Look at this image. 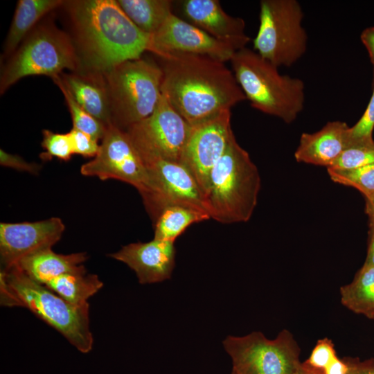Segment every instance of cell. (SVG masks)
Here are the masks:
<instances>
[{
  "mask_svg": "<svg viewBox=\"0 0 374 374\" xmlns=\"http://www.w3.org/2000/svg\"><path fill=\"white\" fill-rule=\"evenodd\" d=\"M73 31L80 70L105 73L151 51V35L128 18L116 0H72L63 5Z\"/></svg>",
  "mask_w": 374,
  "mask_h": 374,
  "instance_id": "cell-1",
  "label": "cell"
},
{
  "mask_svg": "<svg viewBox=\"0 0 374 374\" xmlns=\"http://www.w3.org/2000/svg\"><path fill=\"white\" fill-rule=\"evenodd\" d=\"M161 59L162 93L191 126L231 111L246 100L224 62L183 53H170Z\"/></svg>",
  "mask_w": 374,
  "mask_h": 374,
  "instance_id": "cell-2",
  "label": "cell"
},
{
  "mask_svg": "<svg viewBox=\"0 0 374 374\" xmlns=\"http://www.w3.org/2000/svg\"><path fill=\"white\" fill-rule=\"evenodd\" d=\"M0 280L2 305L26 308L79 351L87 353L92 349L88 303L75 305L69 303L29 278L17 265L1 270Z\"/></svg>",
  "mask_w": 374,
  "mask_h": 374,
  "instance_id": "cell-3",
  "label": "cell"
},
{
  "mask_svg": "<svg viewBox=\"0 0 374 374\" xmlns=\"http://www.w3.org/2000/svg\"><path fill=\"white\" fill-rule=\"evenodd\" d=\"M260 186L258 168L233 136L210 175L204 195L210 217L222 224L248 222L257 205Z\"/></svg>",
  "mask_w": 374,
  "mask_h": 374,
  "instance_id": "cell-4",
  "label": "cell"
},
{
  "mask_svg": "<svg viewBox=\"0 0 374 374\" xmlns=\"http://www.w3.org/2000/svg\"><path fill=\"white\" fill-rule=\"evenodd\" d=\"M230 62L237 82L253 108L287 124L303 110L301 79L280 74L277 66L247 47L237 51Z\"/></svg>",
  "mask_w": 374,
  "mask_h": 374,
  "instance_id": "cell-5",
  "label": "cell"
},
{
  "mask_svg": "<svg viewBox=\"0 0 374 374\" xmlns=\"http://www.w3.org/2000/svg\"><path fill=\"white\" fill-rule=\"evenodd\" d=\"M105 75L112 124L126 130L154 112L163 94L161 66L140 57L115 66Z\"/></svg>",
  "mask_w": 374,
  "mask_h": 374,
  "instance_id": "cell-6",
  "label": "cell"
},
{
  "mask_svg": "<svg viewBox=\"0 0 374 374\" xmlns=\"http://www.w3.org/2000/svg\"><path fill=\"white\" fill-rule=\"evenodd\" d=\"M1 70L0 92L3 93L23 78L47 75L80 70L72 38L52 22L35 26L10 55Z\"/></svg>",
  "mask_w": 374,
  "mask_h": 374,
  "instance_id": "cell-7",
  "label": "cell"
},
{
  "mask_svg": "<svg viewBox=\"0 0 374 374\" xmlns=\"http://www.w3.org/2000/svg\"><path fill=\"white\" fill-rule=\"evenodd\" d=\"M296 0H262L253 49L274 66H290L305 53L308 35Z\"/></svg>",
  "mask_w": 374,
  "mask_h": 374,
  "instance_id": "cell-8",
  "label": "cell"
},
{
  "mask_svg": "<svg viewBox=\"0 0 374 374\" xmlns=\"http://www.w3.org/2000/svg\"><path fill=\"white\" fill-rule=\"evenodd\" d=\"M236 374H305L300 348L293 334L281 330L275 339L261 332L242 337L229 336L223 341Z\"/></svg>",
  "mask_w": 374,
  "mask_h": 374,
  "instance_id": "cell-9",
  "label": "cell"
},
{
  "mask_svg": "<svg viewBox=\"0 0 374 374\" xmlns=\"http://www.w3.org/2000/svg\"><path fill=\"white\" fill-rule=\"evenodd\" d=\"M191 130L192 126L162 94L154 112L125 131L142 159L181 162Z\"/></svg>",
  "mask_w": 374,
  "mask_h": 374,
  "instance_id": "cell-10",
  "label": "cell"
},
{
  "mask_svg": "<svg viewBox=\"0 0 374 374\" xmlns=\"http://www.w3.org/2000/svg\"><path fill=\"white\" fill-rule=\"evenodd\" d=\"M84 176L117 179L133 186L141 197L149 188L146 166L128 133L110 124L97 154L80 168Z\"/></svg>",
  "mask_w": 374,
  "mask_h": 374,
  "instance_id": "cell-11",
  "label": "cell"
},
{
  "mask_svg": "<svg viewBox=\"0 0 374 374\" xmlns=\"http://www.w3.org/2000/svg\"><path fill=\"white\" fill-rule=\"evenodd\" d=\"M143 160L149 176V188L142 199L154 222L164 208L174 205L208 213L202 189L183 163L159 158Z\"/></svg>",
  "mask_w": 374,
  "mask_h": 374,
  "instance_id": "cell-12",
  "label": "cell"
},
{
  "mask_svg": "<svg viewBox=\"0 0 374 374\" xmlns=\"http://www.w3.org/2000/svg\"><path fill=\"white\" fill-rule=\"evenodd\" d=\"M231 116V111H226L192 126L184 148L181 163L192 173L204 195L207 190L213 168L225 153L234 136Z\"/></svg>",
  "mask_w": 374,
  "mask_h": 374,
  "instance_id": "cell-13",
  "label": "cell"
},
{
  "mask_svg": "<svg viewBox=\"0 0 374 374\" xmlns=\"http://www.w3.org/2000/svg\"><path fill=\"white\" fill-rule=\"evenodd\" d=\"M238 49L172 14L151 36V51L160 58L170 53L206 56L225 62Z\"/></svg>",
  "mask_w": 374,
  "mask_h": 374,
  "instance_id": "cell-14",
  "label": "cell"
},
{
  "mask_svg": "<svg viewBox=\"0 0 374 374\" xmlns=\"http://www.w3.org/2000/svg\"><path fill=\"white\" fill-rule=\"evenodd\" d=\"M65 226L59 217L37 222L0 224V256L3 269L15 265L23 258L50 249L57 242Z\"/></svg>",
  "mask_w": 374,
  "mask_h": 374,
  "instance_id": "cell-15",
  "label": "cell"
},
{
  "mask_svg": "<svg viewBox=\"0 0 374 374\" xmlns=\"http://www.w3.org/2000/svg\"><path fill=\"white\" fill-rule=\"evenodd\" d=\"M109 256L134 271L141 284L170 279L175 266V243L154 238L147 242L130 243Z\"/></svg>",
  "mask_w": 374,
  "mask_h": 374,
  "instance_id": "cell-16",
  "label": "cell"
},
{
  "mask_svg": "<svg viewBox=\"0 0 374 374\" xmlns=\"http://www.w3.org/2000/svg\"><path fill=\"white\" fill-rule=\"evenodd\" d=\"M181 8L187 21L238 50L250 41L244 19L227 14L217 0H184Z\"/></svg>",
  "mask_w": 374,
  "mask_h": 374,
  "instance_id": "cell-17",
  "label": "cell"
},
{
  "mask_svg": "<svg viewBox=\"0 0 374 374\" xmlns=\"http://www.w3.org/2000/svg\"><path fill=\"white\" fill-rule=\"evenodd\" d=\"M349 127L344 121H334L315 132H303L294 152L296 161L331 167L349 145Z\"/></svg>",
  "mask_w": 374,
  "mask_h": 374,
  "instance_id": "cell-18",
  "label": "cell"
},
{
  "mask_svg": "<svg viewBox=\"0 0 374 374\" xmlns=\"http://www.w3.org/2000/svg\"><path fill=\"white\" fill-rule=\"evenodd\" d=\"M60 75L65 87L83 109L107 127L112 124L105 73L80 70L62 73Z\"/></svg>",
  "mask_w": 374,
  "mask_h": 374,
  "instance_id": "cell-19",
  "label": "cell"
},
{
  "mask_svg": "<svg viewBox=\"0 0 374 374\" xmlns=\"http://www.w3.org/2000/svg\"><path fill=\"white\" fill-rule=\"evenodd\" d=\"M87 259L86 253L64 255L56 253L50 248L31 253L15 265L33 280L45 285L61 275L86 271L82 264Z\"/></svg>",
  "mask_w": 374,
  "mask_h": 374,
  "instance_id": "cell-20",
  "label": "cell"
},
{
  "mask_svg": "<svg viewBox=\"0 0 374 374\" xmlns=\"http://www.w3.org/2000/svg\"><path fill=\"white\" fill-rule=\"evenodd\" d=\"M63 0H19L5 44L4 54L11 55L36 24L46 14L63 6Z\"/></svg>",
  "mask_w": 374,
  "mask_h": 374,
  "instance_id": "cell-21",
  "label": "cell"
},
{
  "mask_svg": "<svg viewBox=\"0 0 374 374\" xmlns=\"http://www.w3.org/2000/svg\"><path fill=\"white\" fill-rule=\"evenodd\" d=\"M340 299L353 312L374 319V266L363 265L353 280L340 287Z\"/></svg>",
  "mask_w": 374,
  "mask_h": 374,
  "instance_id": "cell-22",
  "label": "cell"
},
{
  "mask_svg": "<svg viewBox=\"0 0 374 374\" xmlns=\"http://www.w3.org/2000/svg\"><path fill=\"white\" fill-rule=\"evenodd\" d=\"M128 18L143 33H156L172 14L170 0H116Z\"/></svg>",
  "mask_w": 374,
  "mask_h": 374,
  "instance_id": "cell-23",
  "label": "cell"
},
{
  "mask_svg": "<svg viewBox=\"0 0 374 374\" xmlns=\"http://www.w3.org/2000/svg\"><path fill=\"white\" fill-rule=\"evenodd\" d=\"M209 219L206 211L186 206H170L154 222V238L175 243L190 225Z\"/></svg>",
  "mask_w": 374,
  "mask_h": 374,
  "instance_id": "cell-24",
  "label": "cell"
},
{
  "mask_svg": "<svg viewBox=\"0 0 374 374\" xmlns=\"http://www.w3.org/2000/svg\"><path fill=\"white\" fill-rule=\"evenodd\" d=\"M44 285L69 303L82 305L88 303L87 300L102 288L103 283L97 275L87 274L86 270L61 275Z\"/></svg>",
  "mask_w": 374,
  "mask_h": 374,
  "instance_id": "cell-25",
  "label": "cell"
},
{
  "mask_svg": "<svg viewBox=\"0 0 374 374\" xmlns=\"http://www.w3.org/2000/svg\"><path fill=\"white\" fill-rule=\"evenodd\" d=\"M60 75L53 76L51 78L60 88L64 97L71 116L73 128L89 135L98 141L102 140L107 127L89 114L76 102L71 92L62 82Z\"/></svg>",
  "mask_w": 374,
  "mask_h": 374,
  "instance_id": "cell-26",
  "label": "cell"
},
{
  "mask_svg": "<svg viewBox=\"0 0 374 374\" xmlns=\"http://www.w3.org/2000/svg\"><path fill=\"white\" fill-rule=\"evenodd\" d=\"M327 171L334 182L356 188L364 197L374 192V163L353 169L327 168Z\"/></svg>",
  "mask_w": 374,
  "mask_h": 374,
  "instance_id": "cell-27",
  "label": "cell"
},
{
  "mask_svg": "<svg viewBox=\"0 0 374 374\" xmlns=\"http://www.w3.org/2000/svg\"><path fill=\"white\" fill-rule=\"evenodd\" d=\"M374 163V140L352 142L333 165L328 168L353 169Z\"/></svg>",
  "mask_w": 374,
  "mask_h": 374,
  "instance_id": "cell-28",
  "label": "cell"
},
{
  "mask_svg": "<svg viewBox=\"0 0 374 374\" xmlns=\"http://www.w3.org/2000/svg\"><path fill=\"white\" fill-rule=\"evenodd\" d=\"M42 146L46 150L40 154L42 159L47 161L56 157L68 161L73 154L69 133H55L49 130L42 131Z\"/></svg>",
  "mask_w": 374,
  "mask_h": 374,
  "instance_id": "cell-29",
  "label": "cell"
},
{
  "mask_svg": "<svg viewBox=\"0 0 374 374\" xmlns=\"http://www.w3.org/2000/svg\"><path fill=\"white\" fill-rule=\"evenodd\" d=\"M374 129V84L368 105L359 120L349 127L350 143L355 141L372 140ZM349 143V144H350Z\"/></svg>",
  "mask_w": 374,
  "mask_h": 374,
  "instance_id": "cell-30",
  "label": "cell"
},
{
  "mask_svg": "<svg viewBox=\"0 0 374 374\" xmlns=\"http://www.w3.org/2000/svg\"><path fill=\"white\" fill-rule=\"evenodd\" d=\"M337 357L332 341L325 337L317 341L309 358L305 362L310 366L323 371Z\"/></svg>",
  "mask_w": 374,
  "mask_h": 374,
  "instance_id": "cell-31",
  "label": "cell"
},
{
  "mask_svg": "<svg viewBox=\"0 0 374 374\" xmlns=\"http://www.w3.org/2000/svg\"><path fill=\"white\" fill-rule=\"evenodd\" d=\"M73 154L84 157H94L99 150L98 141L89 135L72 128L69 132Z\"/></svg>",
  "mask_w": 374,
  "mask_h": 374,
  "instance_id": "cell-32",
  "label": "cell"
},
{
  "mask_svg": "<svg viewBox=\"0 0 374 374\" xmlns=\"http://www.w3.org/2000/svg\"><path fill=\"white\" fill-rule=\"evenodd\" d=\"M0 163L3 166L28 172L34 175L37 174L42 169L41 165L36 163L28 162L22 157L17 154L6 152L2 149L0 150Z\"/></svg>",
  "mask_w": 374,
  "mask_h": 374,
  "instance_id": "cell-33",
  "label": "cell"
},
{
  "mask_svg": "<svg viewBox=\"0 0 374 374\" xmlns=\"http://www.w3.org/2000/svg\"><path fill=\"white\" fill-rule=\"evenodd\" d=\"M348 366L346 374H374V359L360 360L356 357H344Z\"/></svg>",
  "mask_w": 374,
  "mask_h": 374,
  "instance_id": "cell-34",
  "label": "cell"
},
{
  "mask_svg": "<svg viewBox=\"0 0 374 374\" xmlns=\"http://www.w3.org/2000/svg\"><path fill=\"white\" fill-rule=\"evenodd\" d=\"M360 39L366 47L371 63L374 62V26L364 30Z\"/></svg>",
  "mask_w": 374,
  "mask_h": 374,
  "instance_id": "cell-35",
  "label": "cell"
},
{
  "mask_svg": "<svg viewBox=\"0 0 374 374\" xmlns=\"http://www.w3.org/2000/svg\"><path fill=\"white\" fill-rule=\"evenodd\" d=\"M364 265L374 266V218L369 219L368 249Z\"/></svg>",
  "mask_w": 374,
  "mask_h": 374,
  "instance_id": "cell-36",
  "label": "cell"
},
{
  "mask_svg": "<svg viewBox=\"0 0 374 374\" xmlns=\"http://www.w3.org/2000/svg\"><path fill=\"white\" fill-rule=\"evenodd\" d=\"M348 366L343 359L337 357L322 371L323 374H346Z\"/></svg>",
  "mask_w": 374,
  "mask_h": 374,
  "instance_id": "cell-37",
  "label": "cell"
},
{
  "mask_svg": "<svg viewBox=\"0 0 374 374\" xmlns=\"http://www.w3.org/2000/svg\"><path fill=\"white\" fill-rule=\"evenodd\" d=\"M365 198V213L368 219L374 218V192Z\"/></svg>",
  "mask_w": 374,
  "mask_h": 374,
  "instance_id": "cell-38",
  "label": "cell"
},
{
  "mask_svg": "<svg viewBox=\"0 0 374 374\" xmlns=\"http://www.w3.org/2000/svg\"><path fill=\"white\" fill-rule=\"evenodd\" d=\"M304 364L305 365V374H323L321 370L310 366L305 362H304Z\"/></svg>",
  "mask_w": 374,
  "mask_h": 374,
  "instance_id": "cell-39",
  "label": "cell"
},
{
  "mask_svg": "<svg viewBox=\"0 0 374 374\" xmlns=\"http://www.w3.org/2000/svg\"><path fill=\"white\" fill-rule=\"evenodd\" d=\"M231 374H236V373L232 371Z\"/></svg>",
  "mask_w": 374,
  "mask_h": 374,
  "instance_id": "cell-40",
  "label": "cell"
},
{
  "mask_svg": "<svg viewBox=\"0 0 374 374\" xmlns=\"http://www.w3.org/2000/svg\"><path fill=\"white\" fill-rule=\"evenodd\" d=\"M373 66H374V62L373 63Z\"/></svg>",
  "mask_w": 374,
  "mask_h": 374,
  "instance_id": "cell-41",
  "label": "cell"
}]
</instances>
